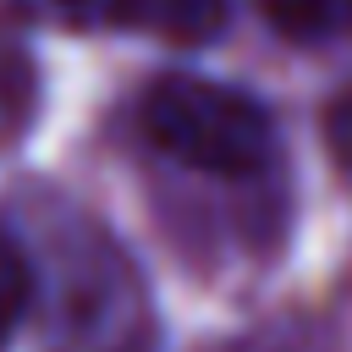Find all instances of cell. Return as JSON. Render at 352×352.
Returning a JSON list of instances; mask_svg holds the SVG:
<instances>
[{"label":"cell","instance_id":"cell-1","mask_svg":"<svg viewBox=\"0 0 352 352\" xmlns=\"http://www.w3.org/2000/svg\"><path fill=\"white\" fill-rule=\"evenodd\" d=\"M138 132L143 143L198 176L214 182H248L275 160V116L248 88L165 72L138 99Z\"/></svg>","mask_w":352,"mask_h":352},{"label":"cell","instance_id":"cell-2","mask_svg":"<svg viewBox=\"0 0 352 352\" xmlns=\"http://www.w3.org/2000/svg\"><path fill=\"white\" fill-rule=\"evenodd\" d=\"M226 22L231 0H138L132 28H154L170 44H209L214 33H226Z\"/></svg>","mask_w":352,"mask_h":352},{"label":"cell","instance_id":"cell-3","mask_svg":"<svg viewBox=\"0 0 352 352\" xmlns=\"http://www.w3.org/2000/svg\"><path fill=\"white\" fill-rule=\"evenodd\" d=\"M28 22L44 28H72V33H99V28H132L138 0H11Z\"/></svg>","mask_w":352,"mask_h":352},{"label":"cell","instance_id":"cell-4","mask_svg":"<svg viewBox=\"0 0 352 352\" xmlns=\"http://www.w3.org/2000/svg\"><path fill=\"white\" fill-rule=\"evenodd\" d=\"M33 297H38V270H33L28 248L0 226V352H6V346H11V336L22 330V319H28Z\"/></svg>","mask_w":352,"mask_h":352},{"label":"cell","instance_id":"cell-5","mask_svg":"<svg viewBox=\"0 0 352 352\" xmlns=\"http://www.w3.org/2000/svg\"><path fill=\"white\" fill-rule=\"evenodd\" d=\"M258 6L292 38H330L352 28V0H258Z\"/></svg>","mask_w":352,"mask_h":352},{"label":"cell","instance_id":"cell-6","mask_svg":"<svg viewBox=\"0 0 352 352\" xmlns=\"http://www.w3.org/2000/svg\"><path fill=\"white\" fill-rule=\"evenodd\" d=\"M330 148H336V160L352 176V94H341V104L330 110Z\"/></svg>","mask_w":352,"mask_h":352}]
</instances>
